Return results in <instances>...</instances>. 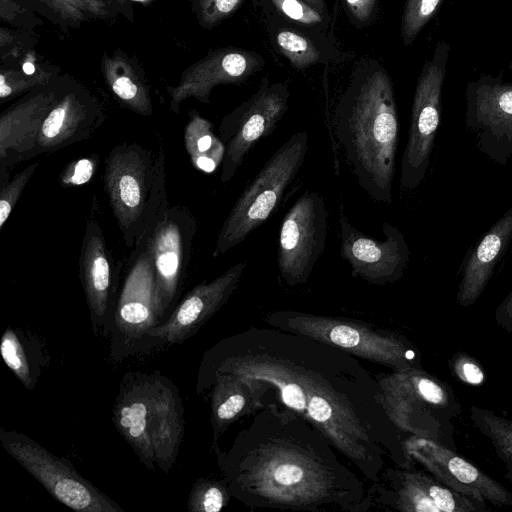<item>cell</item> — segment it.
<instances>
[{"label":"cell","instance_id":"obj_1","mask_svg":"<svg viewBox=\"0 0 512 512\" xmlns=\"http://www.w3.org/2000/svg\"><path fill=\"white\" fill-rule=\"evenodd\" d=\"M217 373L253 378L322 432L364 477L377 483L388 460L411 468L380 388L356 356L272 326L249 327L204 352L196 390Z\"/></svg>","mask_w":512,"mask_h":512},{"label":"cell","instance_id":"obj_2","mask_svg":"<svg viewBox=\"0 0 512 512\" xmlns=\"http://www.w3.org/2000/svg\"><path fill=\"white\" fill-rule=\"evenodd\" d=\"M251 415L226 450L213 448L233 498L251 509L367 512L372 489L338 457L328 438L273 399Z\"/></svg>","mask_w":512,"mask_h":512},{"label":"cell","instance_id":"obj_3","mask_svg":"<svg viewBox=\"0 0 512 512\" xmlns=\"http://www.w3.org/2000/svg\"><path fill=\"white\" fill-rule=\"evenodd\" d=\"M334 130L361 188L376 202L391 204L399 123L393 85L384 69L348 89L336 109Z\"/></svg>","mask_w":512,"mask_h":512},{"label":"cell","instance_id":"obj_4","mask_svg":"<svg viewBox=\"0 0 512 512\" xmlns=\"http://www.w3.org/2000/svg\"><path fill=\"white\" fill-rule=\"evenodd\" d=\"M113 422L141 463L168 472L184 435V407L176 386L156 373H126L112 413Z\"/></svg>","mask_w":512,"mask_h":512},{"label":"cell","instance_id":"obj_5","mask_svg":"<svg viewBox=\"0 0 512 512\" xmlns=\"http://www.w3.org/2000/svg\"><path fill=\"white\" fill-rule=\"evenodd\" d=\"M164 153L155 160L137 144L113 148L107 159L104 185L127 245L141 241L153 228L165 194Z\"/></svg>","mask_w":512,"mask_h":512},{"label":"cell","instance_id":"obj_6","mask_svg":"<svg viewBox=\"0 0 512 512\" xmlns=\"http://www.w3.org/2000/svg\"><path fill=\"white\" fill-rule=\"evenodd\" d=\"M264 322L280 330L340 348L391 371L422 368L418 351L406 337L360 320L296 310H276L268 312Z\"/></svg>","mask_w":512,"mask_h":512},{"label":"cell","instance_id":"obj_7","mask_svg":"<svg viewBox=\"0 0 512 512\" xmlns=\"http://www.w3.org/2000/svg\"><path fill=\"white\" fill-rule=\"evenodd\" d=\"M374 376L380 401L402 437L416 435L440 442L460 410L450 386L422 368Z\"/></svg>","mask_w":512,"mask_h":512},{"label":"cell","instance_id":"obj_8","mask_svg":"<svg viewBox=\"0 0 512 512\" xmlns=\"http://www.w3.org/2000/svg\"><path fill=\"white\" fill-rule=\"evenodd\" d=\"M308 146V133L298 131L266 161L224 221L213 257H219L240 244L270 217L302 167Z\"/></svg>","mask_w":512,"mask_h":512},{"label":"cell","instance_id":"obj_9","mask_svg":"<svg viewBox=\"0 0 512 512\" xmlns=\"http://www.w3.org/2000/svg\"><path fill=\"white\" fill-rule=\"evenodd\" d=\"M0 443L49 494L79 512H123L121 506L85 479L66 458L59 457L34 439L0 428Z\"/></svg>","mask_w":512,"mask_h":512},{"label":"cell","instance_id":"obj_10","mask_svg":"<svg viewBox=\"0 0 512 512\" xmlns=\"http://www.w3.org/2000/svg\"><path fill=\"white\" fill-rule=\"evenodd\" d=\"M449 44H437L433 58L418 78L413 98L408 141L401 159L400 186L413 190L425 177L440 123L441 91L446 74Z\"/></svg>","mask_w":512,"mask_h":512},{"label":"cell","instance_id":"obj_11","mask_svg":"<svg viewBox=\"0 0 512 512\" xmlns=\"http://www.w3.org/2000/svg\"><path fill=\"white\" fill-rule=\"evenodd\" d=\"M327 208L317 191L306 190L283 217L278 237V268L289 286L303 285L323 254Z\"/></svg>","mask_w":512,"mask_h":512},{"label":"cell","instance_id":"obj_12","mask_svg":"<svg viewBox=\"0 0 512 512\" xmlns=\"http://www.w3.org/2000/svg\"><path fill=\"white\" fill-rule=\"evenodd\" d=\"M289 90L281 83L264 82L230 114L219 127L225 145L220 180L232 179L255 144L270 135L288 109Z\"/></svg>","mask_w":512,"mask_h":512},{"label":"cell","instance_id":"obj_13","mask_svg":"<svg viewBox=\"0 0 512 512\" xmlns=\"http://www.w3.org/2000/svg\"><path fill=\"white\" fill-rule=\"evenodd\" d=\"M160 319L152 260L145 247L130 269L114 305L110 333L113 359L145 350L148 332L160 324Z\"/></svg>","mask_w":512,"mask_h":512},{"label":"cell","instance_id":"obj_14","mask_svg":"<svg viewBox=\"0 0 512 512\" xmlns=\"http://www.w3.org/2000/svg\"><path fill=\"white\" fill-rule=\"evenodd\" d=\"M340 255L350 265L354 277L373 285H386L402 278L410 250L401 231L382 223L384 240L369 237L355 228L340 207Z\"/></svg>","mask_w":512,"mask_h":512},{"label":"cell","instance_id":"obj_15","mask_svg":"<svg viewBox=\"0 0 512 512\" xmlns=\"http://www.w3.org/2000/svg\"><path fill=\"white\" fill-rule=\"evenodd\" d=\"M195 226L184 211L162 204L146 248L150 253L155 282V301L161 318L175 301L190 254Z\"/></svg>","mask_w":512,"mask_h":512},{"label":"cell","instance_id":"obj_16","mask_svg":"<svg viewBox=\"0 0 512 512\" xmlns=\"http://www.w3.org/2000/svg\"><path fill=\"white\" fill-rule=\"evenodd\" d=\"M403 445L412 459L449 488L484 505L512 506L510 491L443 443L408 435Z\"/></svg>","mask_w":512,"mask_h":512},{"label":"cell","instance_id":"obj_17","mask_svg":"<svg viewBox=\"0 0 512 512\" xmlns=\"http://www.w3.org/2000/svg\"><path fill=\"white\" fill-rule=\"evenodd\" d=\"M245 269L246 262H238L212 281L190 290L171 315L148 332L146 349L156 344H180L193 336L228 301Z\"/></svg>","mask_w":512,"mask_h":512},{"label":"cell","instance_id":"obj_18","mask_svg":"<svg viewBox=\"0 0 512 512\" xmlns=\"http://www.w3.org/2000/svg\"><path fill=\"white\" fill-rule=\"evenodd\" d=\"M467 124L482 151L500 162L512 153V83L483 77L467 90Z\"/></svg>","mask_w":512,"mask_h":512},{"label":"cell","instance_id":"obj_19","mask_svg":"<svg viewBox=\"0 0 512 512\" xmlns=\"http://www.w3.org/2000/svg\"><path fill=\"white\" fill-rule=\"evenodd\" d=\"M263 65L260 55L242 49L218 50L191 65L179 84L170 89L171 109L178 112L181 102L194 97L209 103L212 89L219 84H238Z\"/></svg>","mask_w":512,"mask_h":512},{"label":"cell","instance_id":"obj_20","mask_svg":"<svg viewBox=\"0 0 512 512\" xmlns=\"http://www.w3.org/2000/svg\"><path fill=\"white\" fill-rule=\"evenodd\" d=\"M81 280L95 335L111 333L114 311L112 265L98 223L87 222L80 257Z\"/></svg>","mask_w":512,"mask_h":512},{"label":"cell","instance_id":"obj_21","mask_svg":"<svg viewBox=\"0 0 512 512\" xmlns=\"http://www.w3.org/2000/svg\"><path fill=\"white\" fill-rule=\"evenodd\" d=\"M207 390H210L211 398L213 449L232 424L245 416H251L265 405L271 388L253 378L217 373L197 389L196 393L203 394Z\"/></svg>","mask_w":512,"mask_h":512},{"label":"cell","instance_id":"obj_22","mask_svg":"<svg viewBox=\"0 0 512 512\" xmlns=\"http://www.w3.org/2000/svg\"><path fill=\"white\" fill-rule=\"evenodd\" d=\"M96 119L95 106L80 93L58 98L42 122L35 154L55 151L88 137Z\"/></svg>","mask_w":512,"mask_h":512},{"label":"cell","instance_id":"obj_23","mask_svg":"<svg viewBox=\"0 0 512 512\" xmlns=\"http://www.w3.org/2000/svg\"><path fill=\"white\" fill-rule=\"evenodd\" d=\"M55 92H41L10 108L0 118V159L31 156L44 118L57 102Z\"/></svg>","mask_w":512,"mask_h":512},{"label":"cell","instance_id":"obj_24","mask_svg":"<svg viewBox=\"0 0 512 512\" xmlns=\"http://www.w3.org/2000/svg\"><path fill=\"white\" fill-rule=\"evenodd\" d=\"M511 238L512 208L484 235L467 261L457 294L459 305L467 307L475 303Z\"/></svg>","mask_w":512,"mask_h":512},{"label":"cell","instance_id":"obj_25","mask_svg":"<svg viewBox=\"0 0 512 512\" xmlns=\"http://www.w3.org/2000/svg\"><path fill=\"white\" fill-rule=\"evenodd\" d=\"M0 352L7 367L27 389L32 390L43 366L40 345L20 331L7 327L1 337Z\"/></svg>","mask_w":512,"mask_h":512},{"label":"cell","instance_id":"obj_26","mask_svg":"<svg viewBox=\"0 0 512 512\" xmlns=\"http://www.w3.org/2000/svg\"><path fill=\"white\" fill-rule=\"evenodd\" d=\"M185 148L192 164L206 173L222 164L225 145L213 132V125L198 114L190 117L184 134Z\"/></svg>","mask_w":512,"mask_h":512},{"label":"cell","instance_id":"obj_27","mask_svg":"<svg viewBox=\"0 0 512 512\" xmlns=\"http://www.w3.org/2000/svg\"><path fill=\"white\" fill-rule=\"evenodd\" d=\"M104 73L112 92L129 109L141 115L152 114L148 90L133 68L117 57L106 61Z\"/></svg>","mask_w":512,"mask_h":512},{"label":"cell","instance_id":"obj_28","mask_svg":"<svg viewBox=\"0 0 512 512\" xmlns=\"http://www.w3.org/2000/svg\"><path fill=\"white\" fill-rule=\"evenodd\" d=\"M470 419L492 445L512 483V421L491 410L472 405Z\"/></svg>","mask_w":512,"mask_h":512},{"label":"cell","instance_id":"obj_29","mask_svg":"<svg viewBox=\"0 0 512 512\" xmlns=\"http://www.w3.org/2000/svg\"><path fill=\"white\" fill-rule=\"evenodd\" d=\"M231 498L224 479L200 478L189 492L187 509L189 512H220Z\"/></svg>","mask_w":512,"mask_h":512},{"label":"cell","instance_id":"obj_30","mask_svg":"<svg viewBox=\"0 0 512 512\" xmlns=\"http://www.w3.org/2000/svg\"><path fill=\"white\" fill-rule=\"evenodd\" d=\"M276 43L291 65L299 70L317 63L321 57L319 50L309 39L293 30H280Z\"/></svg>","mask_w":512,"mask_h":512},{"label":"cell","instance_id":"obj_31","mask_svg":"<svg viewBox=\"0 0 512 512\" xmlns=\"http://www.w3.org/2000/svg\"><path fill=\"white\" fill-rule=\"evenodd\" d=\"M442 0H407L401 22L405 45H410L434 16Z\"/></svg>","mask_w":512,"mask_h":512},{"label":"cell","instance_id":"obj_32","mask_svg":"<svg viewBox=\"0 0 512 512\" xmlns=\"http://www.w3.org/2000/svg\"><path fill=\"white\" fill-rule=\"evenodd\" d=\"M38 162H35L17 174L5 187H2L0 193V229L12 213L16 203L21 196L26 184L35 172Z\"/></svg>","mask_w":512,"mask_h":512},{"label":"cell","instance_id":"obj_33","mask_svg":"<svg viewBox=\"0 0 512 512\" xmlns=\"http://www.w3.org/2000/svg\"><path fill=\"white\" fill-rule=\"evenodd\" d=\"M58 13L71 19L83 20L103 16L105 4L102 0H45Z\"/></svg>","mask_w":512,"mask_h":512},{"label":"cell","instance_id":"obj_34","mask_svg":"<svg viewBox=\"0 0 512 512\" xmlns=\"http://www.w3.org/2000/svg\"><path fill=\"white\" fill-rule=\"evenodd\" d=\"M285 17L302 25H316L323 22V15L303 0H270Z\"/></svg>","mask_w":512,"mask_h":512},{"label":"cell","instance_id":"obj_35","mask_svg":"<svg viewBox=\"0 0 512 512\" xmlns=\"http://www.w3.org/2000/svg\"><path fill=\"white\" fill-rule=\"evenodd\" d=\"M44 82L42 75H23L19 72L2 71L0 75V98L4 101Z\"/></svg>","mask_w":512,"mask_h":512},{"label":"cell","instance_id":"obj_36","mask_svg":"<svg viewBox=\"0 0 512 512\" xmlns=\"http://www.w3.org/2000/svg\"><path fill=\"white\" fill-rule=\"evenodd\" d=\"M243 0H198L199 12L204 24L216 25L230 16Z\"/></svg>","mask_w":512,"mask_h":512},{"label":"cell","instance_id":"obj_37","mask_svg":"<svg viewBox=\"0 0 512 512\" xmlns=\"http://www.w3.org/2000/svg\"><path fill=\"white\" fill-rule=\"evenodd\" d=\"M451 367L456 377L470 385H480L485 378L479 364L470 356L463 353L453 355Z\"/></svg>","mask_w":512,"mask_h":512},{"label":"cell","instance_id":"obj_38","mask_svg":"<svg viewBox=\"0 0 512 512\" xmlns=\"http://www.w3.org/2000/svg\"><path fill=\"white\" fill-rule=\"evenodd\" d=\"M96 167L97 164L93 160L80 159L67 167L63 172L61 181L66 186L82 185L91 179Z\"/></svg>","mask_w":512,"mask_h":512},{"label":"cell","instance_id":"obj_39","mask_svg":"<svg viewBox=\"0 0 512 512\" xmlns=\"http://www.w3.org/2000/svg\"><path fill=\"white\" fill-rule=\"evenodd\" d=\"M378 0H345L346 6L359 22H366L372 15Z\"/></svg>","mask_w":512,"mask_h":512},{"label":"cell","instance_id":"obj_40","mask_svg":"<svg viewBox=\"0 0 512 512\" xmlns=\"http://www.w3.org/2000/svg\"><path fill=\"white\" fill-rule=\"evenodd\" d=\"M495 320L499 326L512 334V291L495 310Z\"/></svg>","mask_w":512,"mask_h":512},{"label":"cell","instance_id":"obj_41","mask_svg":"<svg viewBox=\"0 0 512 512\" xmlns=\"http://www.w3.org/2000/svg\"><path fill=\"white\" fill-rule=\"evenodd\" d=\"M307 4H309L311 7L319 11L322 15L326 13V5L324 0H303Z\"/></svg>","mask_w":512,"mask_h":512},{"label":"cell","instance_id":"obj_42","mask_svg":"<svg viewBox=\"0 0 512 512\" xmlns=\"http://www.w3.org/2000/svg\"><path fill=\"white\" fill-rule=\"evenodd\" d=\"M23 72L28 75H37L36 68L34 67V64L32 62H25L23 64Z\"/></svg>","mask_w":512,"mask_h":512},{"label":"cell","instance_id":"obj_43","mask_svg":"<svg viewBox=\"0 0 512 512\" xmlns=\"http://www.w3.org/2000/svg\"><path fill=\"white\" fill-rule=\"evenodd\" d=\"M131 1H135V2H142V3H144V2H147V1H149V0H131Z\"/></svg>","mask_w":512,"mask_h":512}]
</instances>
